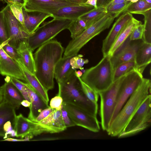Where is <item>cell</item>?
Returning <instances> with one entry per match:
<instances>
[{
  "label": "cell",
  "instance_id": "obj_47",
  "mask_svg": "<svg viewBox=\"0 0 151 151\" xmlns=\"http://www.w3.org/2000/svg\"><path fill=\"white\" fill-rule=\"evenodd\" d=\"M85 4L92 6L95 8H97L96 0H87Z\"/></svg>",
  "mask_w": 151,
  "mask_h": 151
},
{
  "label": "cell",
  "instance_id": "obj_55",
  "mask_svg": "<svg viewBox=\"0 0 151 151\" xmlns=\"http://www.w3.org/2000/svg\"><path fill=\"white\" fill-rule=\"evenodd\" d=\"M138 0H131L130 1L132 3L136 2Z\"/></svg>",
  "mask_w": 151,
  "mask_h": 151
},
{
  "label": "cell",
  "instance_id": "obj_12",
  "mask_svg": "<svg viewBox=\"0 0 151 151\" xmlns=\"http://www.w3.org/2000/svg\"><path fill=\"white\" fill-rule=\"evenodd\" d=\"M79 4H81L73 3L66 0H24L23 8L28 12H42L52 16L62 7Z\"/></svg>",
  "mask_w": 151,
  "mask_h": 151
},
{
  "label": "cell",
  "instance_id": "obj_9",
  "mask_svg": "<svg viewBox=\"0 0 151 151\" xmlns=\"http://www.w3.org/2000/svg\"><path fill=\"white\" fill-rule=\"evenodd\" d=\"M143 78L142 74L136 70L127 74L117 93L112 121L142 82Z\"/></svg>",
  "mask_w": 151,
  "mask_h": 151
},
{
  "label": "cell",
  "instance_id": "obj_3",
  "mask_svg": "<svg viewBox=\"0 0 151 151\" xmlns=\"http://www.w3.org/2000/svg\"><path fill=\"white\" fill-rule=\"evenodd\" d=\"M75 72L65 81L58 83V92L63 99V102L75 105L90 114L97 116L98 104L91 102L86 97Z\"/></svg>",
  "mask_w": 151,
  "mask_h": 151
},
{
  "label": "cell",
  "instance_id": "obj_36",
  "mask_svg": "<svg viewBox=\"0 0 151 151\" xmlns=\"http://www.w3.org/2000/svg\"><path fill=\"white\" fill-rule=\"evenodd\" d=\"M9 39L3 12L0 11V45Z\"/></svg>",
  "mask_w": 151,
  "mask_h": 151
},
{
  "label": "cell",
  "instance_id": "obj_53",
  "mask_svg": "<svg viewBox=\"0 0 151 151\" xmlns=\"http://www.w3.org/2000/svg\"><path fill=\"white\" fill-rule=\"evenodd\" d=\"M76 75L79 77H81L83 74L82 72L80 70L76 71L75 72Z\"/></svg>",
  "mask_w": 151,
  "mask_h": 151
},
{
  "label": "cell",
  "instance_id": "obj_7",
  "mask_svg": "<svg viewBox=\"0 0 151 151\" xmlns=\"http://www.w3.org/2000/svg\"><path fill=\"white\" fill-rule=\"evenodd\" d=\"M126 74L114 81L106 89L98 93L100 99V123L104 131L108 130L111 122L117 93Z\"/></svg>",
  "mask_w": 151,
  "mask_h": 151
},
{
  "label": "cell",
  "instance_id": "obj_49",
  "mask_svg": "<svg viewBox=\"0 0 151 151\" xmlns=\"http://www.w3.org/2000/svg\"><path fill=\"white\" fill-rule=\"evenodd\" d=\"M31 104L30 101L24 99L21 102V105L25 107H30Z\"/></svg>",
  "mask_w": 151,
  "mask_h": 151
},
{
  "label": "cell",
  "instance_id": "obj_29",
  "mask_svg": "<svg viewBox=\"0 0 151 151\" xmlns=\"http://www.w3.org/2000/svg\"><path fill=\"white\" fill-rule=\"evenodd\" d=\"M137 70V66L134 60L121 63L114 69L113 81L129 72Z\"/></svg>",
  "mask_w": 151,
  "mask_h": 151
},
{
  "label": "cell",
  "instance_id": "obj_15",
  "mask_svg": "<svg viewBox=\"0 0 151 151\" xmlns=\"http://www.w3.org/2000/svg\"><path fill=\"white\" fill-rule=\"evenodd\" d=\"M133 17L131 14L125 12L116 20L107 36L103 41L102 52L103 56L107 55L118 35Z\"/></svg>",
  "mask_w": 151,
  "mask_h": 151
},
{
  "label": "cell",
  "instance_id": "obj_28",
  "mask_svg": "<svg viewBox=\"0 0 151 151\" xmlns=\"http://www.w3.org/2000/svg\"><path fill=\"white\" fill-rule=\"evenodd\" d=\"M107 13L106 8L103 7H97L94 8L79 18L82 19L85 22L87 28Z\"/></svg>",
  "mask_w": 151,
  "mask_h": 151
},
{
  "label": "cell",
  "instance_id": "obj_14",
  "mask_svg": "<svg viewBox=\"0 0 151 151\" xmlns=\"http://www.w3.org/2000/svg\"><path fill=\"white\" fill-rule=\"evenodd\" d=\"M129 37L110 58L113 69L121 63L134 60L136 52L142 42L131 43Z\"/></svg>",
  "mask_w": 151,
  "mask_h": 151
},
{
  "label": "cell",
  "instance_id": "obj_13",
  "mask_svg": "<svg viewBox=\"0 0 151 151\" xmlns=\"http://www.w3.org/2000/svg\"><path fill=\"white\" fill-rule=\"evenodd\" d=\"M13 126L16 132V137L21 139L27 135L33 137L43 133H49L47 129L25 117L21 113L16 115Z\"/></svg>",
  "mask_w": 151,
  "mask_h": 151
},
{
  "label": "cell",
  "instance_id": "obj_48",
  "mask_svg": "<svg viewBox=\"0 0 151 151\" xmlns=\"http://www.w3.org/2000/svg\"><path fill=\"white\" fill-rule=\"evenodd\" d=\"M1 141H9L12 142L23 141H24V139H16L11 137L7 138L6 139L1 140Z\"/></svg>",
  "mask_w": 151,
  "mask_h": 151
},
{
  "label": "cell",
  "instance_id": "obj_18",
  "mask_svg": "<svg viewBox=\"0 0 151 151\" xmlns=\"http://www.w3.org/2000/svg\"><path fill=\"white\" fill-rule=\"evenodd\" d=\"M5 82L1 86L4 100L15 109H19L21 102L24 99L16 87L10 81L9 76H6Z\"/></svg>",
  "mask_w": 151,
  "mask_h": 151
},
{
  "label": "cell",
  "instance_id": "obj_37",
  "mask_svg": "<svg viewBox=\"0 0 151 151\" xmlns=\"http://www.w3.org/2000/svg\"><path fill=\"white\" fill-rule=\"evenodd\" d=\"M9 40V39L1 44L2 48L6 54L11 58L16 61H20V58L16 49L8 44Z\"/></svg>",
  "mask_w": 151,
  "mask_h": 151
},
{
  "label": "cell",
  "instance_id": "obj_34",
  "mask_svg": "<svg viewBox=\"0 0 151 151\" xmlns=\"http://www.w3.org/2000/svg\"><path fill=\"white\" fill-rule=\"evenodd\" d=\"M83 92L87 98L91 102L97 103L99 93L84 83L79 77Z\"/></svg>",
  "mask_w": 151,
  "mask_h": 151
},
{
  "label": "cell",
  "instance_id": "obj_24",
  "mask_svg": "<svg viewBox=\"0 0 151 151\" xmlns=\"http://www.w3.org/2000/svg\"><path fill=\"white\" fill-rule=\"evenodd\" d=\"M71 58L63 57L56 64L54 70V77L58 83L65 81L76 71L70 64Z\"/></svg>",
  "mask_w": 151,
  "mask_h": 151
},
{
  "label": "cell",
  "instance_id": "obj_38",
  "mask_svg": "<svg viewBox=\"0 0 151 151\" xmlns=\"http://www.w3.org/2000/svg\"><path fill=\"white\" fill-rule=\"evenodd\" d=\"M9 78L10 81L18 89L24 99L30 101L27 91L22 81L16 78L9 76Z\"/></svg>",
  "mask_w": 151,
  "mask_h": 151
},
{
  "label": "cell",
  "instance_id": "obj_41",
  "mask_svg": "<svg viewBox=\"0 0 151 151\" xmlns=\"http://www.w3.org/2000/svg\"><path fill=\"white\" fill-rule=\"evenodd\" d=\"M3 129L5 132V135L3 137L4 139L10 137H16V132L10 121H8L5 123L4 125Z\"/></svg>",
  "mask_w": 151,
  "mask_h": 151
},
{
  "label": "cell",
  "instance_id": "obj_11",
  "mask_svg": "<svg viewBox=\"0 0 151 151\" xmlns=\"http://www.w3.org/2000/svg\"><path fill=\"white\" fill-rule=\"evenodd\" d=\"M62 104L76 125L94 132L100 131V127L97 116L90 114L75 105L63 102Z\"/></svg>",
  "mask_w": 151,
  "mask_h": 151
},
{
  "label": "cell",
  "instance_id": "obj_46",
  "mask_svg": "<svg viewBox=\"0 0 151 151\" xmlns=\"http://www.w3.org/2000/svg\"><path fill=\"white\" fill-rule=\"evenodd\" d=\"M129 1L127 0H113L111 3L106 7L107 8L109 6L115 4H119L124 3Z\"/></svg>",
  "mask_w": 151,
  "mask_h": 151
},
{
  "label": "cell",
  "instance_id": "obj_1",
  "mask_svg": "<svg viewBox=\"0 0 151 151\" xmlns=\"http://www.w3.org/2000/svg\"><path fill=\"white\" fill-rule=\"evenodd\" d=\"M34 54L36 77L48 91L54 86L55 66L62 58L64 49L57 40H51L38 47Z\"/></svg>",
  "mask_w": 151,
  "mask_h": 151
},
{
  "label": "cell",
  "instance_id": "obj_40",
  "mask_svg": "<svg viewBox=\"0 0 151 151\" xmlns=\"http://www.w3.org/2000/svg\"><path fill=\"white\" fill-rule=\"evenodd\" d=\"M144 28V24H141L132 31L129 37L130 40L134 41L142 39Z\"/></svg>",
  "mask_w": 151,
  "mask_h": 151
},
{
  "label": "cell",
  "instance_id": "obj_27",
  "mask_svg": "<svg viewBox=\"0 0 151 151\" xmlns=\"http://www.w3.org/2000/svg\"><path fill=\"white\" fill-rule=\"evenodd\" d=\"M16 116L15 109L7 103L4 100L0 104V137L4 136L3 127L5 123L9 121L13 126Z\"/></svg>",
  "mask_w": 151,
  "mask_h": 151
},
{
  "label": "cell",
  "instance_id": "obj_2",
  "mask_svg": "<svg viewBox=\"0 0 151 151\" xmlns=\"http://www.w3.org/2000/svg\"><path fill=\"white\" fill-rule=\"evenodd\" d=\"M151 82L149 79L143 80L111 122L106 131L111 137L117 136L150 94Z\"/></svg>",
  "mask_w": 151,
  "mask_h": 151
},
{
  "label": "cell",
  "instance_id": "obj_56",
  "mask_svg": "<svg viewBox=\"0 0 151 151\" xmlns=\"http://www.w3.org/2000/svg\"><path fill=\"white\" fill-rule=\"evenodd\" d=\"M84 3L85 4V2L87 0H83Z\"/></svg>",
  "mask_w": 151,
  "mask_h": 151
},
{
  "label": "cell",
  "instance_id": "obj_4",
  "mask_svg": "<svg viewBox=\"0 0 151 151\" xmlns=\"http://www.w3.org/2000/svg\"><path fill=\"white\" fill-rule=\"evenodd\" d=\"M108 55L96 65L86 69L80 77L87 85L99 93L107 88L112 83L113 68Z\"/></svg>",
  "mask_w": 151,
  "mask_h": 151
},
{
  "label": "cell",
  "instance_id": "obj_17",
  "mask_svg": "<svg viewBox=\"0 0 151 151\" xmlns=\"http://www.w3.org/2000/svg\"><path fill=\"white\" fill-rule=\"evenodd\" d=\"M94 8L92 6L85 4L65 6L59 9L52 17L73 20L79 18Z\"/></svg>",
  "mask_w": 151,
  "mask_h": 151
},
{
  "label": "cell",
  "instance_id": "obj_25",
  "mask_svg": "<svg viewBox=\"0 0 151 151\" xmlns=\"http://www.w3.org/2000/svg\"><path fill=\"white\" fill-rule=\"evenodd\" d=\"M142 22L134 18L132 20L124 27L116 37L107 55L111 57L116 50L124 42L134 29Z\"/></svg>",
  "mask_w": 151,
  "mask_h": 151
},
{
  "label": "cell",
  "instance_id": "obj_6",
  "mask_svg": "<svg viewBox=\"0 0 151 151\" xmlns=\"http://www.w3.org/2000/svg\"><path fill=\"white\" fill-rule=\"evenodd\" d=\"M72 20L53 18L44 23L30 35L26 40L27 44L33 51L36 48L52 40L63 30L67 29Z\"/></svg>",
  "mask_w": 151,
  "mask_h": 151
},
{
  "label": "cell",
  "instance_id": "obj_19",
  "mask_svg": "<svg viewBox=\"0 0 151 151\" xmlns=\"http://www.w3.org/2000/svg\"><path fill=\"white\" fill-rule=\"evenodd\" d=\"M22 82L26 88L31 103L28 118L34 122L41 111L50 106L28 84Z\"/></svg>",
  "mask_w": 151,
  "mask_h": 151
},
{
  "label": "cell",
  "instance_id": "obj_10",
  "mask_svg": "<svg viewBox=\"0 0 151 151\" xmlns=\"http://www.w3.org/2000/svg\"><path fill=\"white\" fill-rule=\"evenodd\" d=\"M1 11L4 14L9 38L8 43L17 49L20 43L27 40L31 35L26 32L21 23L14 15L9 4Z\"/></svg>",
  "mask_w": 151,
  "mask_h": 151
},
{
  "label": "cell",
  "instance_id": "obj_31",
  "mask_svg": "<svg viewBox=\"0 0 151 151\" xmlns=\"http://www.w3.org/2000/svg\"><path fill=\"white\" fill-rule=\"evenodd\" d=\"M87 28L85 22L79 18L73 20L68 28L71 33V37L74 39L80 35Z\"/></svg>",
  "mask_w": 151,
  "mask_h": 151
},
{
  "label": "cell",
  "instance_id": "obj_23",
  "mask_svg": "<svg viewBox=\"0 0 151 151\" xmlns=\"http://www.w3.org/2000/svg\"><path fill=\"white\" fill-rule=\"evenodd\" d=\"M134 61L137 70L142 74L146 67L151 63V43L142 42L136 52Z\"/></svg>",
  "mask_w": 151,
  "mask_h": 151
},
{
  "label": "cell",
  "instance_id": "obj_30",
  "mask_svg": "<svg viewBox=\"0 0 151 151\" xmlns=\"http://www.w3.org/2000/svg\"><path fill=\"white\" fill-rule=\"evenodd\" d=\"M151 9V4L147 3L145 0H138L129 5L124 13L128 12L131 14L143 15Z\"/></svg>",
  "mask_w": 151,
  "mask_h": 151
},
{
  "label": "cell",
  "instance_id": "obj_33",
  "mask_svg": "<svg viewBox=\"0 0 151 151\" xmlns=\"http://www.w3.org/2000/svg\"><path fill=\"white\" fill-rule=\"evenodd\" d=\"M132 3L130 1L124 3L115 4L108 7L107 13L113 15L114 18L118 17L120 14L124 13L127 9Z\"/></svg>",
  "mask_w": 151,
  "mask_h": 151
},
{
  "label": "cell",
  "instance_id": "obj_32",
  "mask_svg": "<svg viewBox=\"0 0 151 151\" xmlns=\"http://www.w3.org/2000/svg\"><path fill=\"white\" fill-rule=\"evenodd\" d=\"M143 15L145 17V23L142 41L147 43H151V10Z\"/></svg>",
  "mask_w": 151,
  "mask_h": 151
},
{
  "label": "cell",
  "instance_id": "obj_42",
  "mask_svg": "<svg viewBox=\"0 0 151 151\" xmlns=\"http://www.w3.org/2000/svg\"><path fill=\"white\" fill-rule=\"evenodd\" d=\"M63 99L60 93L58 94L51 100L50 106L57 110H60L63 107Z\"/></svg>",
  "mask_w": 151,
  "mask_h": 151
},
{
  "label": "cell",
  "instance_id": "obj_21",
  "mask_svg": "<svg viewBox=\"0 0 151 151\" xmlns=\"http://www.w3.org/2000/svg\"><path fill=\"white\" fill-rule=\"evenodd\" d=\"M24 18V28L30 35L33 34L46 19L51 15L42 12H28L22 9Z\"/></svg>",
  "mask_w": 151,
  "mask_h": 151
},
{
  "label": "cell",
  "instance_id": "obj_35",
  "mask_svg": "<svg viewBox=\"0 0 151 151\" xmlns=\"http://www.w3.org/2000/svg\"><path fill=\"white\" fill-rule=\"evenodd\" d=\"M9 4L13 14L24 27V18L22 11L23 4H19L12 2Z\"/></svg>",
  "mask_w": 151,
  "mask_h": 151
},
{
  "label": "cell",
  "instance_id": "obj_44",
  "mask_svg": "<svg viewBox=\"0 0 151 151\" xmlns=\"http://www.w3.org/2000/svg\"><path fill=\"white\" fill-rule=\"evenodd\" d=\"M50 106L45 109L41 111L40 114L34 121V122L38 123L47 117L54 110Z\"/></svg>",
  "mask_w": 151,
  "mask_h": 151
},
{
  "label": "cell",
  "instance_id": "obj_50",
  "mask_svg": "<svg viewBox=\"0 0 151 151\" xmlns=\"http://www.w3.org/2000/svg\"><path fill=\"white\" fill-rule=\"evenodd\" d=\"M73 3L78 4H84L83 0H66Z\"/></svg>",
  "mask_w": 151,
  "mask_h": 151
},
{
  "label": "cell",
  "instance_id": "obj_45",
  "mask_svg": "<svg viewBox=\"0 0 151 151\" xmlns=\"http://www.w3.org/2000/svg\"><path fill=\"white\" fill-rule=\"evenodd\" d=\"M112 1L113 0H96L97 7H103L106 8Z\"/></svg>",
  "mask_w": 151,
  "mask_h": 151
},
{
  "label": "cell",
  "instance_id": "obj_16",
  "mask_svg": "<svg viewBox=\"0 0 151 151\" xmlns=\"http://www.w3.org/2000/svg\"><path fill=\"white\" fill-rule=\"evenodd\" d=\"M0 74L25 82V79L18 63L9 56L0 45Z\"/></svg>",
  "mask_w": 151,
  "mask_h": 151
},
{
  "label": "cell",
  "instance_id": "obj_39",
  "mask_svg": "<svg viewBox=\"0 0 151 151\" xmlns=\"http://www.w3.org/2000/svg\"><path fill=\"white\" fill-rule=\"evenodd\" d=\"M83 55H78L72 57L70 60V64L72 67L75 69H83L82 67L86 64L87 63L88 60L87 59H84L82 57Z\"/></svg>",
  "mask_w": 151,
  "mask_h": 151
},
{
  "label": "cell",
  "instance_id": "obj_26",
  "mask_svg": "<svg viewBox=\"0 0 151 151\" xmlns=\"http://www.w3.org/2000/svg\"><path fill=\"white\" fill-rule=\"evenodd\" d=\"M16 50L20 57V62L28 70L35 74L36 69L33 51L28 46L26 40L21 42Z\"/></svg>",
  "mask_w": 151,
  "mask_h": 151
},
{
  "label": "cell",
  "instance_id": "obj_22",
  "mask_svg": "<svg viewBox=\"0 0 151 151\" xmlns=\"http://www.w3.org/2000/svg\"><path fill=\"white\" fill-rule=\"evenodd\" d=\"M19 66L25 79V82L28 84L47 103L49 101L47 91L43 86L34 74L28 70L20 61H16Z\"/></svg>",
  "mask_w": 151,
  "mask_h": 151
},
{
  "label": "cell",
  "instance_id": "obj_20",
  "mask_svg": "<svg viewBox=\"0 0 151 151\" xmlns=\"http://www.w3.org/2000/svg\"><path fill=\"white\" fill-rule=\"evenodd\" d=\"M38 123L47 129L50 133H58L67 128L63 121L61 111L55 109L47 117Z\"/></svg>",
  "mask_w": 151,
  "mask_h": 151
},
{
  "label": "cell",
  "instance_id": "obj_51",
  "mask_svg": "<svg viewBox=\"0 0 151 151\" xmlns=\"http://www.w3.org/2000/svg\"><path fill=\"white\" fill-rule=\"evenodd\" d=\"M11 1L16 4H23L24 0H10Z\"/></svg>",
  "mask_w": 151,
  "mask_h": 151
},
{
  "label": "cell",
  "instance_id": "obj_54",
  "mask_svg": "<svg viewBox=\"0 0 151 151\" xmlns=\"http://www.w3.org/2000/svg\"><path fill=\"white\" fill-rule=\"evenodd\" d=\"M0 1L4 3H6L7 4H9L10 3L12 2L10 0H0Z\"/></svg>",
  "mask_w": 151,
  "mask_h": 151
},
{
  "label": "cell",
  "instance_id": "obj_8",
  "mask_svg": "<svg viewBox=\"0 0 151 151\" xmlns=\"http://www.w3.org/2000/svg\"><path fill=\"white\" fill-rule=\"evenodd\" d=\"M151 96L149 94L117 136L122 138L132 136L146 129L151 123Z\"/></svg>",
  "mask_w": 151,
  "mask_h": 151
},
{
  "label": "cell",
  "instance_id": "obj_52",
  "mask_svg": "<svg viewBox=\"0 0 151 151\" xmlns=\"http://www.w3.org/2000/svg\"><path fill=\"white\" fill-rule=\"evenodd\" d=\"M4 101V97L1 89L0 87V104L1 103Z\"/></svg>",
  "mask_w": 151,
  "mask_h": 151
},
{
  "label": "cell",
  "instance_id": "obj_43",
  "mask_svg": "<svg viewBox=\"0 0 151 151\" xmlns=\"http://www.w3.org/2000/svg\"><path fill=\"white\" fill-rule=\"evenodd\" d=\"M60 111L63 121L66 128L76 125L63 106Z\"/></svg>",
  "mask_w": 151,
  "mask_h": 151
},
{
  "label": "cell",
  "instance_id": "obj_5",
  "mask_svg": "<svg viewBox=\"0 0 151 151\" xmlns=\"http://www.w3.org/2000/svg\"><path fill=\"white\" fill-rule=\"evenodd\" d=\"M113 15L107 13L85 29L76 38L72 39L66 47L63 57L77 55L80 50L93 37L109 28L113 22Z\"/></svg>",
  "mask_w": 151,
  "mask_h": 151
}]
</instances>
